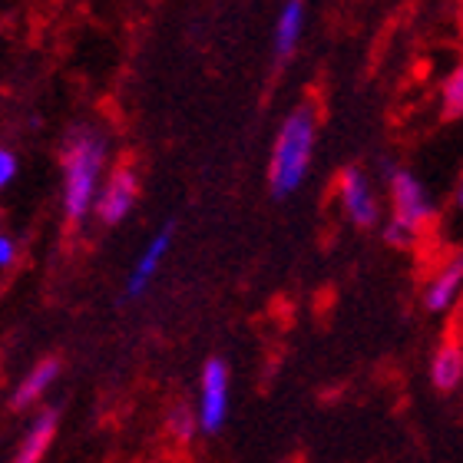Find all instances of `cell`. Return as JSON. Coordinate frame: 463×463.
Returning <instances> with one entry per match:
<instances>
[{
  "mask_svg": "<svg viewBox=\"0 0 463 463\" xmlns=\"http://www.w3.org/2000/svg\"><path fill=\"white\" fill-rule=\"evenodd\" d=\"M14 261H17V241L7 232H0V269H10Z\"/></svg>",
  "mask_w": 463,
  "mask_h": 463,
  "instance_id": "e0dca14e",
  "label": "cell"
},
{
  "mask_svg": "<svg viewBox=\"0 0 463 463\" xmlns=\"http://www.w3.org/2000/svg\"><path fill=\"white\" fill-rule=\"evenodd\" d=\"M173 239H175V222H165L163 229H159L153 239H149V245L143 249V255L136 259L133 275L126 279V288H123V298L126 301L143 298L146 288H149V281L156 279V271H159L163 259L169 255V249H173Z\"/></svg>",
  "mask_w": 463,
  "mask_h": 463,
  "instance_id": "8992f818",
  "label": "cell"
},
{
  "mask_svg": "<svg viewBox=\"0 0 463 463\" xmlns=\"http://www.w3.org/2000/svg\"><path fill=\"white\" fill-rule=\"evenodd\" d=\"M341 205H345L347 219L357 229H371L381 219V205L374 199V189L367 183V175L357 165H347L341 173Z\"/></svg>",
  "mask_w": 463,
  "mask_h": 463,
  "instance_id": "52a82bcc",
  "label": "cell"
},
{
  "mask_svg": "<svg viewBox=\"0 0 463 463\" xmlns=\"http://www.w3.org/2000/svg\"><path fill=\"white\" fill-rule=\"evenodd\" d=\"M136 195H139V179L129 165H119L107 183L99 185L97 203H93V213L103 225H119L126 215L133 213Z\"/></svg>",
  "mask_w": 463,
  "mask_h": 463,
  "instance_id": "5b68a950",
  "label": "cell"
},
{
  "mask_svg": "<svg viewBox=\"0 0 463 463\" xmlns=\"http://www.w3.org/2000/svg\"><path fill=\"white\" fill-rule=\"evenodd\" d=\"M57 424H60L57 407H43V411L33 417V424H30V430H27V437H24V444H20L14 463H40V457L47 454L50 440H53V434H57Z\"/></svg>",
  "mask_w": 463,
  "mask_h": 463,
  "instance_id": "9c48e42d",
  "label": "cell"
},
{
  "mask_svg": "<svg viewBox=\"0 0 463 463\" xmlns=\"http://www.w3.org/2000/svg\"><path fill=\"white\" fill-rule=\"evenodd\" d=\"M169 430H173L175 437L189 440V437H193V430H195V414L185 404H179L173 414H169Z\"/></svg>",
  "mask_w": 463,
  "mask_h": 463,
  "instance_id": "5bb4252c",
  "label": "cell"
},
{
  "mask_svg": "<svg viewBox=\"0 0 463 463\" xmlns=\"http://www.w3.org/2000/svg\"><path fill=\"white\" fill-rule=\"evenodd\" d=\"M57 374H60L57 357H43V361H40V364H33V371L20 381V387L14 391V397H10V404L17 407V411H24V407H30V404H37L40 397H43V391L57 381Z\"/></svg>",
  "mask_w": 463,
  "mask_h": 463,
  "instance_id": "30bf717a",
  "label": "cell"
},
{
  "mask_svg": "<svg viewBox=\"0 0 463 463\" xmlns=\"http://www.w3.org/2000/svg\"><path fill=\"white\" fill-rule=\"evenodd\" d=\"M381 235H384V241H387V245H394V249H407V245L414 241V235H411V232H404L401 225H394V222H387Z\"/></svg>",
  "mask_w": 463,
  "mask_h": 463,
  "instance_id": "2e32d148",
  "label": "cell"
},
{
  "mask_svg": "<svg viewBox=\"0 0 463 463\" xmlns=\"http://www.w3.org/2000/svg\"><path fill=\"white\" fill-rule=\"evenodd\" d=\"M387 179H391V199H394V219L391 222L401 225L404 232H411V235H417V232L424 229V225H430V219H434L430 195L420 185V179L414 173H407V169H391Z\"/></svg>",
  "mask_w": 463,
  "mask_h": 463,
  "instance_id": "3957f363",
  "label": "cell"
},
{
  "mask_svg": "<svg viewBox=\"0 0 463 463\" xmlns=\"http://www.w3.org/2000/svg\"><path fill=\"white\" fill-rule=\"evenodd\" d=\"M460 285H463V259H450L447 269L424 288V308L434 311V315L450 311L457 305V298H460Z\"/></svg>",
  "mask_w": 463,
  "mask_h": 463,
  "instance_id": "ba28073f",
  "label": "cell"
},
{
  "mask_svg": "<svg viewBox=\"0 0 463 463\" xmlns=\"http://www.w3.org/2000/svg\"><path fill=\"white\" fill-rule=\"evenodd\" d=\"M17 169H20L17 156L0 146V189H7V185L17 179Z\"/></svg>",
  "mask_w": 463,
  "mask_h": 463,
  "instance_id": "9a60e30c",
  "label": "cell"
},
{
  "mask_svg": "<svg viewBox=\"0 0 463 463\" xmlns=\"http://www.w3.org/2000/svg\"><path fill=\"white\" fill-rule=\"evenodd\" d=\"M63 213L70 222H80L93 209L103 185L107 139L93 126H73L63 146Z\"/></svg>",
  "mask_w": 463,
  "mask_h": 463,
  "instance_id": "6da1fadb",
  "label": "cell"
},
{
  "mask_svg": "<svg viewBox=\"0 0 463 463\" xmlns=\"http://www.w3.org/2000/svg\"><path fill=\"white\" fill-rule=\"evenodd\" d=\"M430 381L437 391H457L463 381V351L457 345L437 347L434 361H430Z\"/></svg>",
  "mask_w": 463,
  "mask_h": 463,
  "instance_id": "7c38bea8",
  "label": "cell"
},
{
  "mask_svg": "<svg viewBox=\"0 0 463 463\" xmlns=\"http://www.w3.org/2000/svg\"><path fill=\"white\" fill-rule=\"evenodd\" d=\"M229 420V364L222 357H209L199 377V407H195V424L205 434H219Z\"/></svg>",
  "mask_w": 463,
  "mask_h": 463,
  "instance_id": "277c9868",
  "label": "cell"
},
{
  "mask_svg": "<svg viewBox=\"0 0 463 463\" xmlns=\"http://www.w3.org/2000/svg\"><path fill=\"white\" fill-rule=\"evenodd\" d=\"M440 99H444V119H460L463 113V70L457 67L454 73H447L444 87H440Z\"/></svg>",
  "mask_w": 463,
  "mask_h": 463,
  "instance_id": "4fadbf2b",
  "label": "cell"
},
{
  "mask_svg": "<svg viewBox=\"0 0 463 463\" xmlns=\"http://www.w3.org/2000/svg\"><path fill=\"white\" fill-rule=\"evenodd\" d=\"M301 30H305V4L301 0H291L285 4L275 20V57L279 60H288L295 53L301 40Z\"/></svg>",
  "mask_w": 463,
  "mask_h": 463,
  "instance_id": "8fae6325",
  "label": "cell"
},
{
  "mask_svg": "<svg viewBox=\"0 0 463 463\" xmlns=\"http://www.w3.org/2000/svg\"><path fill=\"white\" fill-rule=\"evenodd\" d=\"M315 139H318V116L311 107H298L295 113L285 116L275 149L269 163V189L275 199H285L305 183L315 156Z\"/></svg>",
  "mask_w": 463,
  "mask_h": 463,
  "instance_id": "7a4b0ae2",
  "label": "cell"
}]
</instances>
